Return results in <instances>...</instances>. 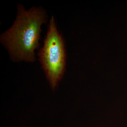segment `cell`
<instances>
[{"mask_svg":"<svg viewBox=\"0 0 127 127\" xmlns=\"http://www.w3.org/2000/svg\"><path fill=\"white\" fill-rule=\"evenodd\" d=\"M17 9L14 23L1 35L0 41L13 61L32 62L35 60V51L39 47L41 27L47 21V14L41 6L27 10L18 4Z\"/></svg>","mask_w":127,"mask_h":127,"instance_id":"1","label":"cell"},{"mask_svg":"<svg viewBox=\"0 0 127 127\" xmlns=\"http://www.w3.org/2000/svg\"><path fill=\"white\" fill-rule=\"evenodd\" d=\"M39 60L52 88H56L64 72L65 53L63 39L52 16L44 43L39 53Z\"/></svg>","mask_w":127,"mask_h":127,"instance_id":"2","label":"cell"}]
</instances>
